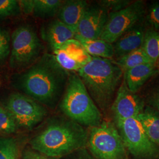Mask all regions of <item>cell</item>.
Instances as JSON below:
<instances>
[{
  "label": "cell",
  "instance_id": "7",
  "mask_svg": "<svg viewBox=\"0 0 159 159\" xmlns=\"http://www.w3.org/2000/svg\"><path fill=\"white\" fill-rule=\"evenodd\" d=\"M125 148L140 159H154L159 156V148L149 139L138 117L116 123Z\"/></svg>",
  "mask_w": 159,
  "mask_h": 159
},
{
  "label": "cell",
  "instance_id": "2",
  "mask_svg": "<svg viewBox=\"0 0 159 159\" xmlns=\"http://www.w3.org/2000/svg\"><path fill=\"white\" fill-rule=\"evenodd\" d=\"M89 134L71 120H58L49 124L30 142L36 152L51 158L67 156L88 144Z\"/></svg>",
  "mask_w": 159,
  "mask_h": 159
},
{
  "label": "cell",
  "instance_id": "9",
  "mask_svg": "<svg viewBox=\"0 0 159 159\" xmlns=\"http://www.w3.org/2000/svg\"><path fill=\"white\" fill-rule=\"evenodd\" d=\"M5 108L11 114L17 127L27 130L39 124L47 114L46 108L40 102L19 93L9 96Z\"/></svg>",
  "mask_w": 159,
  "mask_h": 159
},
{
  "label": "cell",
  "instance_id": "26",
  "mask_svg": "<svg viewBox=\"0 0 159 159\" xmlns=\"http://www.w3.org/2000/svg\"><path fill=\"white\" fill-rule=\"evenodd\" d=\"M10 51L11 35L7 29L0 27V63L6 60Z\"/></svg>",
  "mask_w": 159,
  "mask_h": 159
},
{
  "label": "cell",
  "instance_id": "27",
  "mask_svg": "<svg viewBox=\"0 0 159 159\" xmlns=\"http://www.w3.org/2000/svg\"><path fill=\"white\" fill-rule=\"evenodd\" d=\"M133 1L130 0H103L98 2V5L106 8L108 13L120 11L129 6Z\"/></svg>",
  "mask_w": 159,
  "mask_h": 159
},
{
  "label": "cell",
  "instance_id": "5",
  "mask_svg": "<svg viewBox=\"0 0 159 159\" xmlns=\"http://www.w3.org/2000/svg\"><path fill=\"white\" fill-rule=\"evenodd\" d=\"M43 49V44L32 27H18L11 35L10 67L14 69L28 68L41 57Z\"/></svg>",
  "mask_w": 159,
  "mask_h": 159
},
{
  "label": "cell",
  "instance_id": "17",
  "mask_svg": "<svg viewBox=\"0 0 159 159\" xmlns=\"http://www.w3.org/2000/svg\"><path fill=\"white\" fill-rule=\"evenodd\" d=\"M149 139L159 148V113L148 106L138 117Z\"/></svg>",
  "mask_w": 159,
  "mask_h": 159
},
{
  "label": "cell",
  "instance_id": "1",
  "mask_svg": "<svg viewBox=\"0 0 159 159\" xmlns=\"http://www.w3.org/2000/svg\"><path fill=\"white\" fill-rule=\"evenodd\" d=\"M69 73L53 54H44L15 78L16 88L37 102L52 106L63 97Z\"/></svg>",
  "mask_w": 159,
  "mask_h": 159
},
{
  "label": "cell",
  "instance_id": "6",
  "mask_svg": "<svg viewBox=\"0 0 159 159\" xmlns=\"http://www.w3.org/2000/svg\"><path fill=\"white\" fill-rule=\"evenodd\" d=\"M88 144L97 159H128L119 131L111 122L102 121L100 125L91 127Z\"/></svg>",
  "mask_w": 159,
  "mask_h": 159
},
{
  "label": "cell",
  "instance_id": "23",
  "mask_svg": "<svg viewBox=\"0 0 159 159\" xmlns=\"http://www.w3.org/2000/svg\"><path fill=\"white\" fill-rule=\"evenodd\" d=\"M144 23L147 29L159 30V1H153L146 7Z\"/></svg>",
  "mask_w": 159,
  "mask_h": 159
},
{
  "label": "cell",
  "instance_id": "11",
  "mask_svg": "<svg viewBox=\"0 0 159 159\" xmlns=\"http://www.w3.org/2000/svg\"><path fill=\"white\" fill-rule=\"evenodd\" d=\"M53 56L62 68L68 72L75 73L89 63L92 58L79 41L75 38L66 41L53 51Z\"/></svg>",
  "mask_w": 159,
  "mask_h": 159
},
{
  "label": "cell",
  "instance_id": "14",
  "mask_svg": "<svg viewBox=\"0 0 159 159\" xmlns=\"http://www.w3.org/2000/svg\"><path fill=\"white\" fill-rule=\"evenodd\" d=\"M75 33L58 19L46 23L41 29V39L54 51L66 41L75 38Z\"/></svg>",
  "mask_w": 159,
  "mask_h": 159
},
{
  "label": "cell",
  "instance_id": "20",
  "mask_svg": "<svg viewBox=\"0 0 159 159\" xmlns=\"http://www.w3.org/2000/svg\"><path fill=\"white\" fill-rule=\"evenodd\" d=\"M60 0H35L33 15L41 19H48L58 14L63 4Z\"/></svg>",
  "mask_w": 159,
  "mask_h": 159
},
{
  "label": "cell",
  "instance_id": "16",
  "mask_svg": "<svg viewBox=\"0 0 159 159\" xmlns=\"http://www.w3.org/2000/svg\"><path fill=\"white\" fill-rule=\"evenodd\" d=\"M156 64L147 63L139 65L124 72L123 79L129 89L137 93L148 80L159 73Z\"/></svg>",
  "mask_w": 159,
  "mask_h": 159
},
{
  "label": "cell",
  "instance_id": "3",
  "mask_svg": "<svg viewBox=\"0 0 159 159\" xmlns=\"http://www.w3.org/2000/svg\"><path fill=\"white\" fill-rule=\"evenodd\" d=\"M77 74L96 106L104 110L112 102L124 73L111 60L92 57Z\"/></svg>",
  "mask_w": 159,
  "mask_h": 159
},
{
  "label": "cell",
  "instance_id": "21",
  "mask_svg": "<svg viewBox=\"0 0 159 159\" xmlns=\"http://www.w3.org/2000/svg\"><path fill=\"white\" fill-rule=\"evenodd\" d=\"M154 63L159 61V30L147 29L142 47Z\"/></svg>",
  "mask_w": 159,
  "mask_h": 159
},
{
  "label": "cell",
  "instance_id": "12",
  "mask_svg": "<svg viewBox=\"0 0 159 159\" xmlns=\"http://www.w3.org/2000/svg\"><path fill=\"white\" fill-rule=\"evenodd\" d=\"M107 10L100 5L88 6L80 21L76 35L88 40L99 39L108 18Z\"/></svg>",
  "mask_w": 159,
  "mask_h": 159
},
{
  "label": "cell",
  "instance_id": "10",
  "mask_svg": "<svg viewBox=\"0 0 159 159\" xmlns=\"http://www.w3.org/2000/svg\"><path fill=\"white\" fill-rule=\"evenodd\" d=\"M145 108V102L137 93L131 91L123 79L111 106L116 123L137 117Z\"/></svg>",
  "mask_w": 159,
  "mask_h": 159
},
{
  "label": "cell",
  "instance_id": "29",
  "mask_svg": "<svg viewBox=\"0 0 159 159\" xmlns=\"http://www.w3.org/2000/svg\"><path fill=\"white\" fill-rule=\"evenodd\" d=\"M18 1L21 12L27 15L33 14L35 0H21Z\"/></svg>",
  "mask_w": 159,
  "mask_h": 159
},
{
  "label": "cell",
  "instance_id": "15",
  "mask_svg": "<svg viewBox=\"0 0 159 159\" xmlns=\"http://www.w3.org/2000/svg\"><path fill=\"white\" fill-rule=\"evenodd\" d=\"M88 6L87 2L83 0L64 1L58 12V19L76 34L80 21Z\"/></svg>",
  "mask_w": 159,
  "mask_h": 159
},
{
  "label": "cell",
  "instance_id": "24",
  "mask_svg": "<svg viewBox=\"0 0 159 159\" xmlns=\"http://www.w3.org/2000/svg\"><path fill=\"white\" fill-rule=\"evenodd\" d=\"M17 127L11 114L5 107L0 106V134H10L14 133Z\"/></svg>",
  "mask_w": 159,
  "mask_h": 159
},
{
  "label": "cell",
  "instance_id": "4",
  "mask_svg": "<svg viewBox=\"0 0 159 159\" xmlns=\"http://www.w3.org/2000/svg\"><path fill=\"white\" fill-rule=\"evenodd\" d=\"M60 108L68 118L80 125H100L102 115L83 82L75 72H70Z\"/></svg>",
  "mask_w": 159,
  "mask_h": 159
},
{
  "label": "cell",
  "instance_id": "31",
  "mask_svg": "<svg viewBox=\"0 0 159 159\" xmlns=\"http://www.w3.org/2000/svg\"><path fill=\"white\" fill-rule=\"evenodd\" d=\"M156 66H157V68H158V70H159V61H158L157 63H156Z\"/></svg>",
  "mask_w": 159,
  "mask_h": 159
},
{
  "label": "cell",
  "instance_id": "8",
  "mask_svg": "<svg viewBox=\"0 0 159 159\" xmlns=\"http://www.w3.org/2000/svg\"><path fill=\"white\" fill-rule=\"evenodd\" d=\"M146 7L144 1L138 0L120 11L110 12L100 39L113 44L126 31L143 20Z\"/></svg>",
  "mask_w": 159,
  "mask_h": 159
},
{
  "label": "cell",
  "instance_id": "30",
  "mask_svg": "<svg viewBox=\"0 0 159 159\" xmlns=\"http://www.w3.org/2000/svg\"><path fill=\"white\" fill-rule=\"evenodd\" d=\"M23 159H54L45 156L33 150H27L23 154Z\"/></svg>",
  "mask_w": 159,
  "mask_h": 159
},
{
  "label": "cell",
  "instance_id": "13",
  "mask_svg": "<svg viewBox=\"0 0 159 159\" xmlns=\"http://www.w3.org/2000/svg\"><path fill=\"white\" fill-rule=\"evenodd\" d=\"M146 30L143 19L123 34L113 45L116 60L142 47Z\"/></svg>",
  "mask_w": 159,
  "mask_h": 159
},
{
  "label": "cell",
  "instance_id": "22",
  "mask_svg": "<svg viewBox=\"0 0 159 159\" xmlns=\"http://www.w3.org/2000/svg\"><path fill=\"white\" fill-rule=\"evenodd\" d=\"M17 140L12 137H0V159H17Z\"/></svg>",
  "mask_w": 159,
  "mask_h": 159
},
{
  "label": "cell",
  "instance_id": "18",
  "mask_svg": "<svg viewBox=\"0 0 159 159\" xmlns=\"http://www.w3.org/2000/svg\"><path fill=\"white\" fill-rule=\"evenodd\" d=\"M75 39L79 41L85 51L91 57H100L111 60L114 56L113 45L101 39L88 40L78 35Z\"/></svg>",
  "mask_w": 159,
  "mask_h": 159
},
{
  "label": "cell",
  "instance_id": "28",
  "mask_svg": "<svg viewBox=\"0 0 159 159\" xmlns=\"http://www.w3.org/2000/svg\"><path fill=\"white\" fill-rule=\"evenodd\" d=\"M146 102L148 107L159 113V84L155 85L148 92Z\"/></svg>",
  "mask_w": 159,
  "mask_h": 159
},
{
  "label": "cell",
  "instance_id": "25",
  "mask_svg": "<svg viewBox=\"0 0 159 159\" xmlns=\"http://www.w3.org/2000/svg\"><path fill=\"white\" fill-rule=\"evenodd\" d=\"M21 12L18 1L0 0V18L17 16Z\"/></svg>",
  "mask_w": 159,
  "mask_h": 159
},
{
  "label": "cell",
  "instance_id": "19",
  "mask_svg": "<svg viewBox=\"0 0 159 159\" xmlns=\"http://www.w3.org/2000/svg\"><path fill=\"white\" fill-rule=\"evenodd\" d=\"M114 62L119 66L123 73L139 65L147 63H154L142 47L120 58Z\"/></svg>",
  "mask_w": 159,
  "mask_h": 159
}]
</instances>
